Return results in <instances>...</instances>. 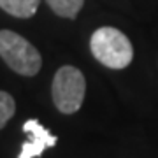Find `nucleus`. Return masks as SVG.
<instances>
[{
  "instance_id": "f03ea898",
  "label": "nucleus",
  "mask_w": 158,
  "mask_h": 158,
  "mask_svg": "<svg viewBox=\"0 0 158 158\" xmlns=\"http://www.w3.org/2000/svg\"><path fill=\"white\" fill-rule=\"evenodd\" d=\"M0 58L19 76H35L40 70L42 58L32 42L12 30H0Z\"/></svg>"
},
{
  "instance_id": "7ed1b4c3",
  "label": "nucleus",
  "mask_w": 158,
  "mask_h": 158,
  "mask_svg": "<svg viewBox=\"0 0 158 158\" xmlns=\"http://www.w3.org/2000/svg\"><path fill=\"white\" fill-rule=\"evenodd\" d=\"M51 95L56 109L62 114L77 113L86 95V79L79 69L72 65H63L53 77Z\"/></svg>"
},
{
  "instance_id": "f257e3e1",
  "label": "nucleus",
  "mask_w": 158,
  "mask_h": 158,
  "mask_svg": "<svg viewBox=\"0 0 158 158\" xmlns=\"http://www.w3.org/2000/svg\"><path fill=\"white\" fill-rule=\"evenodd\" d=\"M90 49L97 62L114 70L128 67L134 58L130 39L114 27L97 28L90 37Z\"/></svg>"
},
{
  "instance_id": "0eeeda50",
  "label": "nucleus",
  "mask_w": 158,
  "mask_h": 158,
  "mask_svg": "<svg viewBox=\"0 0 158 158\" xmlns=\"http://www.w3.org/2000/svg\"><path fill=\"white\" fill-rule=\"evenodd\" d=\"M16 113V102L12 98L11 93L0 91V128H4L7 121L14 116Z\"/></svg>"
},
{
  "instance_id": "423d86ee",
  "label": "nucleus",
  "mask_w": 158,
  "mask_h": 158,
  "mask_svg": "<svg viewBox=\"0 0 158 158\" xmlns=\"http://www.w3.org/2000/svg\"><path fill=\"white\" fill-rule=\"evenodd\" d=\"M46 2L55 14H58L60 18H69V19H74L77 16L85 4V0H46Z\"/></svg>"
},
{
  "instance_id": "20e7f679",
  "label": "nucleus",
  "mask_w": 158,
  "mask_h": 158,
  "mask_svg": "<svg viewBox=\"0 0 158 158\" xmlns=\"http://www.w3.org/2000/svg\"><path fill=\"white\" fill-rule=\"evenodd\" d=\"M23 132L27 134V141L23 142L18 158H37L44 153V149L56 146L58 142L56 135H53L37 119H27L23 123Z\"/></svg>"
},
{
  "instance_id": "39448f33",
  "label": "nucleus",
  "mask_w": 158,
  "mask_h": 158,
  "mask_svg": "<svg viewBox=\"0 0 158 158\" xmlns=\"http://www.w3.org/2000/svg\"><path fill=\"white\" fill-rule=\"evenodd\" d=\"M39 4L40 0H0V9L14 18H32Z\"/></svg>"
}]
</instances>
